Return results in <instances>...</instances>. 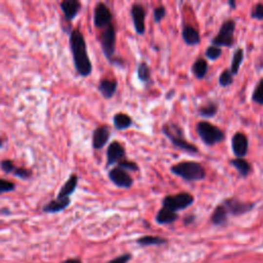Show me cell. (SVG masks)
Returning a JSON list of instances; mask_svg holds the SVG:
<instances>
[{
    "label": "cell",
    "mask_w": 263,
    "mask_h": 263,
    "mask_svg": "<svg viewBox=\"0 0 263 263\" xmlns=\"http://www.w3.org/2000/svg\"><path fill=\"white\" fill-rule=\"evenodd\" d=\"M231 147L237 159H243L249 150V140L243 133H236L232 136Z\"/></svg>",
    "instance_id": "obj_11"
},
{
    "label": "cell",
    "mask_w": 263,
    "mask_h": 263,
    "mask_svg": "<svg viewBox=\"0 0 263 263\" xmlns=\"http://www.w3.org/2000/svg\"><path fill=\"white\" fill-rule=\"evenodd\" d=\"M16 188V184L12 181L0 178V194L14 191Z\"/></svg>",
    "instance_id": "obj_33"
},
{
    "label": "cell",
    "mask_w": 263,
    "mask_h": 263,
    "mask_svg": "<svg viewBox=\"0 0 263 263\" xmlns=\"http://www.w3.org/2000/svg\"><path fill=\"white\" fill-rule=\"evenodd\" d=\"M194 202V198L192 194L188 192H180L173 196H167L162 200V208L168 209L176 213L188 208Z\"/></svg>",
    "instance_id": "obj_5"
},
{
    "label": "cell",
    "mask_w": 263,
    "mask_h": 263,
    "mask_svg": "<svg viewBox=\"0 0 263 263\" xmlns=\"http://www.w3.org/2000/svg\"><path fill=\"white\" fill-rule=\"evenodd\" d=\"M112 14L105 3L100 2L96 5L94 11V24L97 28H106L111 25Z\"/></svg>",
    "instance_id": "obj_9"
},
{
    "label": "cell",
    "mask_w": 263,
    "mask_h": 263,
    "mask_svg": "<svg viewBox=\"0 0 263 263\" xmlns=\"http://www.w3.org/2000/svg\"><path fill=\"white\" fill-rule=\"evenodd\" d=\"M137 243L141 246H160L167 243V240L160 238V237H152V236H145L137 240Z\"/></svg>",
    "instance_id": "obj_27"
},
{
    "label": "cell",
    "mask_w": 263,
    "mask_h": 263,
    "mask_svg": "<svg viewBox=\"0 0 263 263\" xmlns=\"http://www.w3.org/2000/svg\"><path fill=\"white\" fill-rule=\"evenodd\" d=\"M228 4L230 5V7H231L232 9H235V8L237 7V3H236V1H233V0H229Z\"/></svg>",
    "instance_id": "obj_41"
},
{
    "label": "cell",
    "mask_w": 263,
    "mask_h": 263,
    "mask_svg": "<svg viewBox=\"0 0 263 263\" xmlns=\"http://www.w3.org/2000/svg\"><path fill=\"white\" fill-rule=\"evenodd\" d=\"M70 203H71L70 199H56L51 201L50 202L45 203L42 208V211L48 214L59 213L69 207Z\"/></svg>",
    "instance_id": "obj_18"
},
{
    "label": "cell",
    "mask_w": 263,
    "mask_h": 263,
    "mask_svg": "<svg viewBox=\"0 0 263 263\" xmlns=\"http://www.w3.org/2000/svg\"><path fill=\"white\" fill-rule=\"evenodd\" d=\"M77 185H79V176L76 174H72L58 192L57 199H70V196L75 192Z\"/></svg>",
    "instance_id": "obj_16"
},
{
    "label": "cell",
    "mask_w": 263,
    "mask_h": 263,
    "mask_svg": "<svg viewBox=\"0 0 263 263\" xmlns=\"http://www.w3.org/2000/svg\"><path fill=\"white\" fill-rule=\"evenodd\" d=\"M230 164L235 167L243 178H247L251 174L252 167L245 159H233L230 160Z\"/></svg>",
    "instance_id": "obj_21"
},
{
    "label": "cell",
    "mask_w": 263,
    "mask_h": 263,
    "mask_svg": "<svg viewBox=\"0 0 263 263\" xmlns=\"http://www.w3.org/2000/svg\"><path fill=\"white\" fill-rule=\"evenodd\" d=\"M69 44L76 72L82 77L91 75L93 71L92 62L90 60L89 54H87L84 36L79 29H74L70 32Z\"/></svg>",
    "instance_id": "obj_1"
},
{
    "label": "cell",
    "mask_w": 263,
    "mask_h": 263,
    "mask_svg": "<svg viewBox=\"0 0 263 263\" xmlns=\"http://www.w3.org/2000/svg\"><path fill=\"white\" fill-rule=\"evenodd\" d=\"M13 174L15 175L16 177L20 178V179H22V180H27V179H29V178L31 177V175H32L31 171H29V170L26 169V168H21V167H17Z\"/></svg>",
    "instance_id": "obj_35"
},
{
    "label": "cell",
    "mask_w": 263,
    "mask_h": 263,
    "mask_svg": "<svg viewBox=\"0 0 263 263\" xmlns=\"http://www.w3.org/2000/svg\"><path fill=\"white\" fill-rule=\"evenodd\" d=\"M208 69H209L208 62L204 59H202V58H200V59H198L196 62L192 64V67H191L192 73L194 74V76H196L198 80H202L203 77L206 76Z\"/></svg>",
    "instance_id": "obj_23"
},
{
    "label": "cell",
    "mask_w": 263,
    "mask_h": 263,
    "mask_svg": "<svg viewBox=\"0 0 263 263\" xmlns=\"http://www.w3.org/2000/svg\"><path fill=\"white\" fill-rule=\"evenodd\" d=\"M108 176L111 182L121 188L129 189L134 184V179L131 177V175L120 168H113L108 173Z\"/></svg>",
    "instance_id": "obj_10"
},
{
    "label": "cell",
    "mask_w": 263,
    "mask_h": 263,
    "mask_svg": "<svg viewBox=\"0 0 263 263\" xmlns=\"http://www.w3.org/2000/svg\"><path fill=\"white\" fill-rule=\"evenodd\" d=\"M118 86L119 83L115 80L103 79L99 82L98 90L105 99H111L118 91Z\"/></svg>",
    "instance_id": "obj_17"
},
{
    "label": "cell",
    "mask_w": 263,
    "mask_h": 263,
    "mask_svg": "<svg viewBox=\"0 0 263 263\" xmlns=\"http://www.w3.org/2000/svg\"><path fill=\"white\" fill-rule=\"evenodd\" d=\"M197 133L202 141L208 146H213L225 139V135L218 126L204 121L197 124Z\"/></svg>",
    "instance_id": "obj_4"
},
{
    "label": "cell",
    "mask_w": 263,
    "mask_h": 263,
    "mask_svg": "<svg viewBox=\"0 0 263 263\" xmlns=\"http://www.w3.org/2000/svg\"><path fill=\"white\" fill-rule=\"evenodd\" d=\"M243 60V50L242 47H239L232 57L231 67H230V72L232 75H237L239 73Z\"/></svg>",
    "instance_id": "obj_26"
},
{
    "label": "cell",
    "mask_w": 263,
    "mask_h": 263,
    "mask_svg": "<svg viewBox=\"0 0 263 263\" xmlns=\"http://www.w3.org/2000/svg\"><path fill=\"white\" fill-rule=\"evenodd\" d=\"M165 15H167V9H165V7L163 5H161V6H158L157 8H154V11H153L154 22L161 23L164 19Z\"/></svg>",
    "instance_id": "obj_34"
},
{
    "label": "cell",
    "mask_w": 263,
    "mask_h": 263,
    "mask_svg": "<svg viewBox=\"0 0 263 263\" xmlns=\"http://www.w3.org/2000/svg\"><path fill=\"white\" fill-rule=\"evenodd\" d=\"M64 263H82L81 259H77V258H70L66 260Z\"/></svg>",
    "instance_id": "obj_39"
},
{
    "label": "cell",
    "mask_w": 263,
    "mask_h": 263,
    "mask_svg": "<svg viewBox=\"0 0 263 263\" xmlns=\"http://www.w3.org/2000/svg\"><path fill=\"white\" fill-rule=\"evenodd\" d=\"M107 167L121 162L125 157V149L120 142H112L107 149Z\"/></svg>",
    "instance_id": "obj_13"
},
{
    "label": "cell",
    "mask_w": 263,
    "mask_h": 263,
    "mask_svg": "<svg viewBox=\"0 0 263 263\" xmlns=\"http://www.w3.org/2000/svg\"><path fill=\"white\" fill-rule=\"evenodd\" d=\"M223 206L225 207L228 213H230L233 216H241L243 215L250 211H252L255 207L254 202H241L238 199L230 198L223 202Z\"/></svg>",
    "instance_id": "obj_8"
},
{
    "label": "cell",
    "mask_w": 263,
    "mask_h": 263,
    "mask_svg": "<svg viewBox=\"0 0 263 263\" xmlns=\"http://www.w3.org/2000/svg\"><path fill=\"white\" fill-rule=\"evenodd\" d=\"M198 112L202 118H214L218 112V105L215 102H209L206 105L201 106Z\"/></svg>",
    "instance_id": "obj_25"
},
{
    "label": "cell",
    "mask_w": 263,
    "mask_h": 263,
    "mask_svg": "<svg viewBox=\"0 0 263 263\" xmlns=\"http://www.w3.org/2000/svg\"><path fill=\"white\" fill-rule=\"evenodd\" d=\"M178 219V215L175 212H172L168 209L162 208L158 214L157 217H155V220L159 224H171L174 221H176Z\"/></svg>",
    "instance_id": "obj_24"
},
{
    "label": "cell",
    "mask_w": 263,
    "mask_h": 263,
    "mask_svg": "<svg viewBox=\"0 0 263 263\" xmlns=\"http://www.w3.org/2000/svg\"><path fill=\"white\" fill-rule=\"evenodd\" d=\"M120 169L123 170V171H128V172H137L139 171V167L138 164L134 162H130V161H121L119 162V167Z\"/></svg>",
    "instance_id": "obj_32"
},
{
    "label": "cell",
    "mask_w": 263,
    "mask_h": 263,
    "mask_svg": "<svg viewBox=\"0 0 263 263\" xmlns=\"http://www.w3.org/2000/svg\"><path fill=\"white\" fill-rule=\"evenodd\" d=\"M171 172L185 181H200L206 178V170L197 162H181L172 165Z\"/></svg>",
    "instance_id": "obj_2"
},
{
    "label": "cell",
    "mask_w": 263,
    "mask_h": 263,
    "mask_svg": "<svg viewBox=\"0 0 263 263\" xmlns=\"http://www.w3.org/2000/svg\"><path fill=\"white\" fill-rule=\"evenodd\" d=\"M204 55H206V57L208 58V59L212 60V61H215L217 60L218 58L221 57L222 55V50L220 47L218 46H214V45H211L209 46L207 50H206V53H204Z\"/></svg>",
    "instance_id": "obj_31"
},
{
    "label": "cell",
    "mask_w": 263,
    "mask_h": 263,
    "mask_svg": "<svg viewBox=\"0 0 263 263\" xmlns=\"http://www.w3.org/2000/svg\"><path fill=\"white\" fill-rule=\"evenodd\" d=\"M236 30V22L233 20L224 21L220 27L219 33L213 38L212 43L214 46H226L231 47L235 44V34Z\"/></svg>",
    "instance_id": "obj_6"
},
{
    "label": "cell",
    "mask_w": 263,
    "mask_h": 263,
    "mask_svg": "<svg viewBox=\"0 0 263 263\" xmlns=\"http://www.w3.org/2000/svg\"><path fill=\"white\" fill-rule=\"evenodd\" d=\"M2 145H3V143H2V140H1V139H0V148H1V147H2Z\"/></svg>",
    "instance_id": "obj_42"
},
{
    "label": "cell",
    "mask_w": 263,
    "mask_h": 263,
    "mask_svg": "<svg viewBox=\"0 0 263 263\" xmlns=\"http://www.w3.org/2000/svg\"><path fill=\"white\" fill-rule=\"evenodd\" d=\"M130 259H131V255L130 254H124V255H121V256H119V257L114 258L113 260L109 261L108 263H126Z\"/></svg>",
    "instance_id": "obj_38"
},
{
    "label": "cell",
    "mask_w": 263,
    "mask_h": 263,
    "mask_svg": "<svg viewBox=\"0 0 263 263\" xmlns=\"http://www.w3.org/2000/svg\"><path fill=\"white\" fill-rule=\"evenodd\" d=\"M137 75H138L139 81L144 82V83L148 82L150 81L151 74H150V69H149L147 63L146 62L139 63V65L137 67Z\"/></svg>",
    "instance_id": "obj_28"
},
{
    "label": "cell",
    "mask_w": 263,
    "mask_h": 263,
    "mask_svg": "<svg viewBox=\"0 0 263 263\" xmlns=\"http://www.w3.org/2000/svg\"><path fill=\"white\" fill-rule=\"evenodd\" d=\"M183 41L187 45H198L201 42V35L196 28L190 25H185L182 30Z\"/></svg>",
    "instance_id": "obj_19"
},
{
    "label": "cell",
    "mask_w": 263,
    "mask_h": 263,
    "mask_svg": "<svg viewBox=\"0 0 263 263\" xmlns=\"http://www.w3.org/2000/svg\"><path fill=\"white\" fill-rule=\"evenodd\" d=\"M60 5L64 14V18L69 22L74 20L81 8V3L77 0H64Z\"/></svg>",
    "instance_id": "obj_15"
},
{
    "label": "cell",
    "mask_w": 263,
    "mask_h": 263,
    "mask_svg": "<svg viewBox=\"0 0 263 263\" xmlns=\"http://www.w3.org/2000/svg\"><path fill=\"white\" fill-rule=\"evenodd\" d=\"M251 18L256 20H263V3H257L251 12Z\"/></svg>",
    "instance_id": "obj_37"
},
{
    "label": "cell",
    "mask_w": 263,
    "mask_h": 263,
    "mask_svg": "<svg viewBox=\"0 0 263 263\" xmlns=\"http://www.w3.org/2000/svg\"><path fill=\"white\" fill-rule=\"evenodd\" d=\"M0 168L6 174H13L16 170V165L11 160H3L0 162Z\"/></svg>",
    "instance_id": "obj_36"
},
{
    "label": "cell",
    "mask_w": 263,
    "mask_h": 263,
    "mask_svg": "<svg viewBox=\"0 0 263 263\" xmlns=\"http://www.w3.org/2000/svg\"><path fill=\"white\" fill-rule=\"evenodd\" d=\"M252 101L259 105H263V79H261L255 86L252 94Z\"/></svg>",
    "instance_id": "obj_29"
},
{
    "label": "cell",
    "mask_w": 263,
    "mask_h": 263,
    "mask_svg": "<svg viewBox=\"0 0 263 263\" xmlns=\"http://www.w3.org/2000/svg\"><path fill=\"white\" fill-rule=\"evenodd\" d=\"M131 15L133 19V23L135 26V30L139 35H143L146 31L145 19H146V11L145 7L140 3L133 4L131 8Z\"/></svg>",
    "instance_id": "obj_12"
},
{
    "label": "cell",
    "mask_w": 263,
    "mask_h": 263,
    "mask_svg": "<svg viewBox=\"0 0 263 263\" xmlns=\"http://www.w3.org/2000/svg\"><path fill=\"white\" fill-rule=\"evenodd\" d=\"M110 129L108 125H100L93 133V147L96 150L102 149L109 141Z\"/></svg>",
    "instance_id": "obj_14"
},
{
    "label": "cell",
    "mask_w": 263,
    "mask_h": 263,
    "mask_svg": "<svg viewBox=\"0 0 263 263\" xmlns=\"http://www.w3.org/2000/svg\"><path fill=\"white\" fill-rule=\"evenodd\" d=\"M227 215L228 212L225 209V207L223 206V204H219L214 210L212 216H211V221L213 224H215V225H223V224H225L227 221Z\"/></svg>",
    "instance_id": "obj_22"
},
{
    "label": "cell",
    "mask_w": 263,
    "mask_h": 263,
    "mask_svg": "<svg viewBox=\"0 0 263 263\" xmlns=\"http://www.w3.org/2000/svg\"><path fill=\"white\" fill-rule=\"evenodd\" d=\"M100 42L105 57L109 61H111L115 53V44H116V32L115 28L112 24L103 29V31L100 35Z\"/></svg>",
    "instance_id": "obj_7"
},
{
    "label": "cell",
    "mask_w": 263,
    "mask_h": 263,
    "mask_svg": "<svg viewBox=\"0 0 263 263\" xmlns=\"http://www.w3.org/2000/svg\"><path fill=\"white\" fill-rule=\"evenodd\" d=\"M233 82V75L229 69L223 70L219 76V84L221 86H229Z\"/></svg>",
    "instance_id": "obj_30"
},
{
    "label": "cell",
    "mask_w": 263,
    "mask_h": 263,
    "mask_svg": "<svg viewBox=\"0 0 263 263\" xmlns=\"http://www.w3.org/2000/svg\"><path fill=\"white\" fill-rule=\"evenodd\" d=\"M193 220H194V216H192V215L188 216L184 219V224H190L193 222Z\"/></svg>",
    "instance_id": "obj_40"
},
{
    "label": "cell",
    "mask_w": 263,
    "mask_h": 263,
    "mask_svg": "<svg viewBox=\"0 0 263 263\" xmlns=\"http://www.w3.org/2000/svg\"><path fill=\"white\" fill-rule=\"evenodd\" d=\"M133 123V120L131 116L125 113H116L113 116V124L114 128L119 131H124L129 129Z\"/></svg>",
    "instance_id": "obj_20"
},
{
    "label": "cell",
    "mask_w": 263,
    "mask_h": 263,
    "mask_svg": "<svg viewBox=\"0 0 263 263\" xmlns=\"http://www.w3.org/2000/svg\"><path fill=\"white\" fill-rule=\"evenodd\" d=\"M162 133L165 135V137H168L170 141L173 143L174 146H176L177 148L184 150L185 152L188 153H199L200 150L196 145H193L186 141L184 138L183 130L176 123L167 122L162 125Z\"/></svg>",
    "instance_id": "obj_3"
}]
</instances>
